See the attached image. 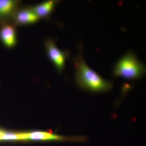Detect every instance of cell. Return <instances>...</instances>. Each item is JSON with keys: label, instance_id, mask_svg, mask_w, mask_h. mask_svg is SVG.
Masks as SVG:
<instances>
[{"label": "cell", "instance_id": "obj_1", "mask_svg": "<svg viewBox=\"0 0 146 146\" xmlns=\"http://www.w3.org/2000/svg\"><path fill=\"white\" fill-rule=\"evenodd\" d=\"M78 55L74 60L76 69V81L80 88L86 91L100 93L108 91L113 87L111 82L106 80L89 68L82 56V47Z\"/></svg>", "mask_w": 146, "mask_h": 146}, {"label": "cell", "instance_id": "obj_2", "mask_svg": "<svg viewBox=\"0 0 146 146\" xmlns=\"http://www.w3.org/2000/svg\"><path fill=\"white\" fill-rule=\"evenodd\" d=\"M145 73V65L133 52H129L118 61L113 70V75L115 78L121 77L126 79L135 80L141 78Z\"/></svg>", "mask_w": 146, "mask_h": 146}, {"label": "cell", "instance_id": "obj_3", "mask_svg": "<svg viewBox=\"0 0 146 146\" xmlns=\"http://www.w3.org/2000/svg\"><path fill=\"white\" fill-rule=\"evenodd\" d=\"M21 141H69L84 142L88 138L84 136L66 137L56 135L50 131H33L20 132Z\"/></svg>", "mask_w": 146, "mask_h": 146}, {"label": "cell", "instance_id": "obj_4", "mask_svg": "<svg viewBox=\"0 0 146 146\" xmlns=\"http://www.w3.org/2000/svg\"><path fill=\"white\" fill-rule=\"evenodd\" d=\"M45 47L48 56L59 72H62L65 68V61L69 56L70 52L61 50L52 39H47L45 42Z\"/></svg>", "mask_w": 146, "mask_h": 146}, {"label": "cell", "instance_id": "obj_5", "mask_svg": "<svg viewBox=\"0 0 146 146\" xmlns=\"http://www.w3.org/2000/svg\"><path fill=\"white\" fill-rule=\"evenodd\" d=\"M21 1L16 0H0V20L3 25L11 23L20 8Z\"/></svg>", "mask_w": 146, "mask_h": 146}, {"label": "cell", "instance_id": "obj_6", "mask_svg": "<svg viewBox=\"0 0 146 146\" xmlns=\"http://www.w3.org/2000/svg\"><path fill=\"white\" fill-rule=\"evenodd\" d=\"M39 19L29 6H27L19 9L14 16L13 24L15 26L32 25L36 23Z\"/></svg>", "mask_w": 146, "mask_h": 146}, {"label": "cell", "instance_id": "obj_7", "mask_svg": "<svg viewBox=\"0 0 146 146\" xmlns=\"http://www.w3.org/2000/svg\"><path fill=\"white\" fill-rule=\"evenodd\" d=\"M16 26L8 23L3 25L0 29V39L4 45L9 48L15 47L17 44V33Z\"/></svg>", "mask_w": 146, "mask_h": 146}, {"label": "cell", "instance_id": "obj_8", "mask_svg": "<svg viewBox=\"0 0 146 146\" xmlns=\"http://www.w3.org/2000/svg\"><path fill=\"white\" fill-rule=\"evenodd\" d=\"M58 2L55 0H50L29 7L39 18H49Z\"/></svg>", "mask_w": 146, "mask_h": 146}, {"label": "cell", "instance_id": "obj_9", "mask_svg": "<svg viewBox=\"0 0 146 146\" xmlns=\"http://www.w3.org/2000/svg\"><path fill=\"white\" fill-rule=\"evenodd\" d=\"M2 141H21L20 132H14L5 130Z\"/></svg>", "mask_w": 146, "mask_h": 146}, {"label": "cell", "instance_id": "obj_10", "mask_svg": "<svg viewBox=\"0 0 146 146\" xmlns=\"http://www.w3.org/2000/svg\"><path fill=\"white\" fill-rule=\"evenodd\" d=\"M5 130L2 129L0 128V141H2L3 136L4 135Z\"/></svg>", "mask_w": 146, "mask_h": 146}]
</instances>
